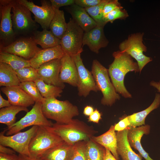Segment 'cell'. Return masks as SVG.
Instances as JSON below:
<instances>
[{"mask_svg":"<svg viewBox=\"0 0 160 160\" xmlns=\"http://www.w3.org/2000/svg\"><path fill=\"white\" fill-rule=\"evenodd\" d=\"M101 119V114L99 111L96 108L92 114L89 116L88 120L89 122L98 123Z\"/></svg>","mask_w":160,"mask_h":160,"instance_id":"cell-42","label":"cell"},{"mask_svg":"<svg viewBox=\"0 0 160 160\" xmlns=\"http://www.w3.org/2000/svg\"><path fill=\"white\" fill-rule=\"evenodd\" d=\"M121 4L118 0H108L105 4L103 9V17L116 7L121 6Z\"/></svg>","mask_w":160,"mask_h":160,"instance_id":"cell-39","label":"cell"},{"mask_svg":"<svg viewBox=\"0 0 160 160\" xmlns=\"http://www.w3.org/2000/svg\"><path fill=\"white\" fill-rule=\"evenodd\" d=\"M53 124L44 115L42 110V103L36 102L31 109L19 121L5 129L6 135H14L26 127L31 126H52Z\"/></svg>","mask_w":160,"mask_h":160,"instance_id":"cell-8","label":"cell"},{"mask_svg":"<svg viewBox=\"0 0 160 160\" xmlns=\"http://www.w3.org/2000/svg\"><path fill=\"white\" fill-rule=\"evenodd\" d=\"M160 105V94L156 93L153 101L148 108L141 111L127 116L130 124L127 128L130 129L145 125V120L147 116L159 107Z\"/></svg>","mask_w":160,"mask_h":160,"instance_id":"cell-25","label":"cell"},{"mask_svg":"<svg viewBox=\"0 0 160 160\" xmlns=\"http://www.w3.org/2000/svg\"><path fill=\"white\" fill-rule=\"evenodd\" d=\"M19 86L30 96L35 102L42 103L44 98L41 96L34 82L31 81L21 82Z\"/></svg>","mask_w":160,"mask_h":160,"instance_id":"cell-35","label":"cell"},{"mask_svg":"<svg viewBox=\"0 0 160 160\" xmlns=\"http://www.w3.org/2000/svg\"><path fill=\"white\" fill-rule=\"evenodd\" d=\"M1 90L7 96L12 105L27 107L35 103L34 100L19 86L3 87Z\"/></svg>","mask_w":160,"mask_h":160,"instance_id":"cell-18","label":"cell"},{"mask_svg":"<svg viewBox=\"0 0 160 160\" xmlns=\"http://www.w3.org/2000/svg\"><path fill=\"white\" fill-rule=\"evenodd\" d=\"M42 49L38 47L31 37H23L9 45L0 47V51L16 55L29 60Z\"/></svg>","mask_w":160,"mask_h":160,"instance_id":"cell-12","label":"cell"},{"mask_svg":"<svg viewBox=\"0 0 160 160\" xmlns=\"http://www.w3.org/2000/svg\"><path fill=\"white\" fill-rule=\"evenodd\" d=\"M81 53L71 57L76 65L79 77L77 86L78 95L79 96H87L91 91L96 92L99 91L91 71L84 65L81 57Z\"/></svg>","mask_w":160,"mask_h":160,"instance_id":"cell-14","label":"cell"},{"mask_svg":"<svg viewBox=\"0 0 160 160\" xmlns=\"http://www.w3.org/2000/svg\"><path fill=\"white\" fill-rule=\"evenodd\" d=\"M84 33L74 20L70 18L67 30L60 39V45L65 54L72 56L83 51Z\"/></svg>","mask_w":160,"mask_h":160,"instance_id":"cell-9","label":"cell"},{"mask_svg":"<svg viewBox=\"0 0 160 160\" xmlns=\"http://www.w3.org/2000/svg\"><path fill=\"white\" fill-rule=\"evenodd\" d=\"M105 152V148L92 138L87 140L86 153L89 160H103Z\"/></svg>","mask_w":160,"mask_h":160,"instance_id":"cell-32","label":"cell"},{"mask_svg":"<svg viewBox=\"0 0 160 160\" xmlns=\"http://www.w3.org/2000/svg\"><path fill=\"white\" fill-rule=\"evenodd\" d=\"M17 1L26 7L33 14L35 21L41 25L43 29L48 30L55 14L50 0H41L40 6L35 5L32 1L27 0Z\"/></svg>","mask_w":160,"mask_h":160,"instance_id":"cell-13","label":"cell"},{"mask_svg":"<svg viewBox=\"0 0 160 160\" xmlns=\"http://www.w3.org/2000/svg\"><path fill=\"white\" fill-rule=\"evenodd\" d=\"M129 16L127 10L121 6L117 7L105 15L103 20L106 24L108 22L112 23L116 19L124 20Z\"/></svg>","mask_w":160,"mask_h":160,"instance_id":"cell-36","label":"cell"},{"mask_svg":"<svg viewBox=\"0 0 160 160\" xmlns=\"http://www.w3.org/2000/svg\"><path fill=\"white\" fill-rule=\"evenodd\" d=\"M53 9L55 14L49 28L55 36L61 39L67 30V23L65 21L64 11L59 9Z\"/></svg>","mask_w":160,"mask_h":160,"instance_id":"cell-28","label":"cell"},{"mask_svg":"<svg viewBox=\"0 0 160 160\" xmlns=\"http://www.w3.org/2000/svg\"><path fill=\"white\" fill-rule=\"evenodd\" d=\"M112 55L114 60L108 69L111 81L118 93L125 98H132L124 86V78L129 72H139L138 64L128 54L119 50L114 52Z\"/></svg>","mask_w":160,"mask_h":160,"instance_id":"cell-1","label":"cell"},{"mask_svg":"<svg viewBox=\"0 0 160 160\" xmlns=\"http://www.w3.org/2000/svg\"><path fill=\"white\" fill-rule=\"evenodd\" d=\"M0 62L6 63L16 71L31 66L29 60L12 54L0 52Z\"/></svg>","mask_w":160,"mask_h":160,"instance_id":"cell-30","label":"cell"},{"mask_svg":"<svg viewBox=\"0 0 160 160\" xmlns=\"http://www.w3.org/2000/svg\"><path fill=\"white\" fill-rule=\"evenodd\" d=\"M129 124L127 116H124L120 119L118 123L114 125V129L117 132L121 131L126 129Z\"/></svg>","mask_w":160,"mask_h":160,"instance_id":"cell-41","label":"cell"},{"mask_svg":"<svg viewBox=\"0 0 160 160\" xmlns=\"http://www.w3.org/2000/svg\"><path fill=\"white\" fill-rule=\"evenodd\" d=\"M114 125H112L104 133L91 138L95 142L109 150L117 160H119L117 152V138Z\"/></svg>","mask_w":160,"mask_h":160,"instance_id":"cell-24","label":"cell"},{"mask_svg":"<svg viewBox=\"0 0 160 160\" xmlns=\"http://www.w3.org/2000/svg\"><path fill=\"white\" fill-rule=\"evenodd\" d=\"M104 26L97 25L90 31L84 32L83 39V46L87 45L90 50L98 54L99 50L106 47L109 41L104 31Z\"/></svg>","mask_w":160,"mask_h":160,"instance_id":"cell-16","label":"cell"},{"mask_svg":"<svg viewBox=\"0 0 160 160\" xmlns=\"http://www.w3.org/2000/svg\"><path fill=\"white\" fill-rule=\"evenodd\" d=\"M150 130L149 125H145L128 129L127 133V139L130 147L138 151L140 154L145 160H154L151 158L144 150L140 143L143 135L148 134Z\"/></svg>","mask_w":160,"mask_h":160,"instance_id":"cell-20","label":"cell"},{"mask_svg":"<svg viewBox=\"0 0 160 160\" xmlns=\"http://www.w3.org/2000/svg\"><path fill=\"white\" fill-rule=\"evenodd\" d=\"M63 141L59 136L49 131L46 127L38 126L29 144L30 156L39 159L48 150Z\"/></svg>","mask_w":160,"mask_h":160,"instance_id":"cell-6","label":"cell"},{"mask_svg":"<svg viewBox=\"0 0 160 160\" xmlns=\"http://www.w3.org/2000/svg\"><path fill=\"white\" fill-rule=\"evenodd\" d=\"M16 73L20 82L34 81L40 79L37 70L31 67H25L17 71Z\"/></svg>","mask_w":160,"mask_h":160,"instance_id":"cell-34","label":"cell"},{"mask_svg":"<svg viewBox=\"0 0 160 160\" xmlns=\"http://www.w3.org/2000/svg\"><path fill=\"white\" fill-rule=\"evenodd\" d=\"M18 156L20 160H40L39 159L33 158L30 156L22 155L20 154H19Z\"/></svg>","mask_w":160,"mask_h":160,"instance_id":"cell-48","label":"cell"},{"mask_svg":"<svg viewBox=\"0 0 160 160\" xmlns=\"http://www.w3.org/2000/svg\"><path fill=\"white\" fill-rule=\"evenodd\" d=\"M34 82L41 96L45 98L60 97L63 92V89L59 87L45 83L39 79Z\"/></svg>","mask_w":160,"mask_h":160,"instance_id":"cell-31","label":"cell"},{"mask_svg":"<svg viewBox=\"0 0 160 160\" xmlns=\"http://www.w3.org/2000/svg\"><path fill=\"white\" fill-rule=\"evenodd\" d=\"M12 12L13 29L16 37L32 36L37 30L38 26L32 19L31 12L17 0H12Z\"/></svg>","mask_w":160,"mask_h":160,"instance_id":"cell-5","label":"cell"},{"mask_svg":"<svg viewBox=\"0 0 160 160\" xmlns=\"http://www.w3.org/2000/svg\"><path fill=\"white\" fill-rule=\"evenodd\" d=\"M102 0H75V4L84 9L91 7L100 3Z\"/></svg>","mask_w":160,"mask_h":160,"instance_id":"cell-38","label":"cell"},{"mask_svg":"<svg viewBox=\"0 0 160 160\" xmlns=\"http://www.w3.org/2000/svg\"><path fill=\"white\" fill-rule=\"evenodd\" d=\"M32 37L36 44L40 45L42 49L60 45V39L47 29H43L41 31L37 30L33 33Z\"/></svg>","mask_w":160,"mask_h":160,"instance_id":"cell-26","label":"cell"},{"mask_svg":"<svg viewBox=\"0 0 160 160\" xmlns=\"http://www.w3.org/2000/svg\"><path fill=\"white\" fill-rule=\"evenodd\" d=\"M74 145L63 141L49 149L39 159L40 160H70L74 150Z\"/></svg>","mask_w":160,"mask_h":160,"instance_id":"cell-22","label":"cell"},{"mask_svg":"<svg viewBox=\"0 0 160 160\" xmlns=\"http://www.w3.org/2000/svg\"><path fill=\"white\" fill-rule=\"evenodd\" d=\"M93 108L91 106L87 105L84 109L83 114L86 116H89L94 111Z\"/></svg>","mask_w":160,"mask_h":160,"instance_id":"cell-47","label":"cell"},{"mask_svg":"<svg viewBox=\"0 0 160 160\" xmlns=\"http://www.w3.org/2000/svg\"><path fill=\"white\" fill-rule=\"evenodd\" d=\"M87 141H80L74 145L73 152L70 160H89L86 153Z\"/></svg>","mask_w":160,"mask_h":160,"instance_id":"cell-37","label":"cell"},{"mask_svg":"<svg viewBox=\"0 0 160 160\" xmlns=\"http://www.w3.org/2000/svg\"><path fill=\"white\" fill-rule=\"evenodd\" d=\"M53 9H59L62 7L69 6L75 4V0H50Z\"/></svg>","mask_w":160,"mask_h":160,"instance_id":"cell-40","label":"cell"},{"mask_svg":"<svg viewBox=\"0 0 160 160\" xmlns=\"http://www.w3.org/2000/svg\"><path fill=\"white\" fill-rule=\"evenodd\" d=\"M144 34L143 32L132 34L119 45L120 51L126 52L136 60L140 73L146 64L152 60V58L143 54L144 52L147 51V47L143 42Z\"/></svg>","mask_w":160,"mask_h":160,"instance_id":"cell-7","label":"cell"},{"mask_svg":"<svg viewBox=\"0 0 160 160\" xmlns=\"http://www.w3.org/2000/svg\"><path fill=\"white\" fill-rule=\"evenodd\" d=\"M65 54L60 45L42 49L29 60L31 66L37 70L44 63L55 59H60Z\"/></svg>","mask_w":160,"mask_h":160,"instance_id":"cell-21","label":"cell"},{"mask_svg":"<svg viewBox=\"0 0 160 160\" xmlns=\"http://www.w3.org/2000/svg\"><path fill=\"white\" fill-rule=\"evenodd\" d=\"M20 83L16 71L7 64L0 62V86H17Z\"/></svg>","mask_w":160,"mask_h":160,"instance_id":"cell-27","label":"cell"},{"mask_svg":"<svg viewBox=\"0 0 160 160\" xmlns=\"http://www.w3.org/2000/svg\"><path fill=\"white\" fill-rule=\"evenodd\" d=\"M38 127V126H33L25 131L20 132L10 136L4 135L5 129L0 132V144L11 148L19 154L30 156L29 144Z\"/></svg>","mask_w":160,"mask_h":160,"instance_id":"cell-10","label":"cell"},{"mask_svg":"<svg viewBox=\"0 0 160 160\" xmlns=\"http://www.w3.org/2000/svg\"><path fill=\"white\" fill-rule=\"evenodd\" d=\"M108 0H102V1L97 5L85 9L97 25L105 26L106 24L103 20V9L104 5Z\"/></svg>","mask_w":160,"mask_h":160,"instance_id":"cell-33","label":"cell"},{"mask_svg":"<svg viewBox=\"0 0 160 160\" xmlns=\"http://www.w3.org/2000/svg\"><path fill=\"white\" fill-rule=\"evenodd\" d=\"M128 129L117 132V152L122 160H142L140 154L135 153L130 146L127 139Z\"/></svg>","mask_w":160,"mask_h":160,"instance_id":"cell-23","label":"cell"},{"mask_svg":"<svg viewBox=\"0 0 160 160\" xmlns=\"http://www.w3.org/2000/svg\"><path fill=\"white\" fill-rule=\"evenodd\" d=\"M29 111L27 107L11 105L1 108L0 110V123L6 125L9 127L16 122V115L20 112Z\"/></svg>","mask_w":160,"mask_h":160,"instance_id":"cell-29","label":"cell"},{"mask_svg":"<svg viewBox=\"0 0 160 160\" xmlns=\"http://www.w3.org/2000/svg\"><path fill=\"white\" fill-rule=\"evenodd\" d=\"M46 127L50 132L71 145L80 141L88 140L97 133L92 126L82 121L73 119L67 123L56 122L51 127Z\"/></svg>","mask_w":160,"mask_h":160,"instance_id":"cell-2","label":"cell"},{"mask_svg":"<svg viewBox=\"0 0 160 160\" xmlns=\"http://www.w3.org/2000/svg\"><path fill=\"white\" fill-rule=\"evenodd\" d=\"M65 8L71 15L72 18L84 32L89 31L97 25L84 8L75 4L68 6Z\"/></svg>","mask_w":160,"mask_h":160,"instance_id":"cell-19","label":"cell"},{"mask_svg":"<svg viewBox=\"0 0 160 160\" xmlns=\"http://www.w3.org/2000/svg\"><path fill=\"white\" fill-rule=\"evenodd\" d=\"M42 110L47 119L60 124L67 123L79 114L76 106L68 100H60L55 97L44 98L42 102Z\"/></svg>","mask_w":160,"mask_h":160,"instance_id":"cell-3","label":"cell"},{"mask_svg":"<svg viewBox=\"0 0 160 160\" xmlns=\"http://www.w3.org/2000/svg\"><path fill=\"white\" fill-rule=\"evenodd\" d=\"M0 153L5 154H15L16 152L12 149L7 148V147L0 144Z\"/></svg>","mask_w":160,"mask_h":160,"instance_id":"cell-44","label":"cell"},{"mask_svg":"<svg viewBox=\"0 0 160 160\" xmlns=\"http://www.w3.org/2000/svg\"><path fill=\"white\" fill-rule=\"evenodd\" d=\"M12 0H0V47L15 41L16 37L13 30L12 20Z\"/></svg>","mask_w":160,"mask_h":160,"instance_id":"cell-11","label":"cell"},{"mask_svg":"<svg viewBox=\"0 0 160 160\" xmlns=\"http://www.w3.org/2000/svg\"><path fill=\"white\" fill-rule=\"evenodd\" d=\"M150 84L151 86L156 89L158 92H160V80L159 81H152L150 82Z\"/></svg>","mask_w":160,"mask_h":160,"instance_id":"cell-49","label":"cell"},{"mask_svg":"<svg viewBox=\"0 0 160 160\" xmlns=\"http://www.w3.org/2000/svg\"><path fill=\"white\" fill-rule=\"evenodd\" d=\"M59 79L61 83H67L77 87L79 77L76 64L71 56L65 54L60 59Z\"/></svg>","mask_w":160,"mask_h":160,"instance_id":"cell-17","label":"cell"},{"mask_svg":"<svg viewBox=\"0 0 160 160\" xmlns=\"http://www.w3.org/2000/svg\"><path fill=\"white\" fill-rule=\"evenodd\" d=\"M103 160H117L113 156L110 151L105 148V152Z\"/></svg>","mask_w":160,"mask_h":160,"instance_id":"cell-45","label":"cell"},{"mask_svg":"<svg viewBox=\"0 0 160 160\" xmlns=\"http://www.w3.org/2000/svg\"><path fill=\"white\" fill-rule=\"evenodd\" d=\"M0 160H20L19 156L16 154H7L0 153Z\"/></svg>","mask_w":160,"mask_h":160,"instance_id":"cell-43","label":"cell"},{"mask_svg":"<svg viewBox=\"0 0 160 160\" xmlns=\"http://www.w3.org/2000/svg\"><path fill=\"white\" fill-rule=\"evenodd\" d=\"M11 105L9 101L4 99L0 94V108L9 107Z\"/></svg>","mask_w":160,"mask_h":160,"instance_id":"cell-46","label":"cell"},{"mask_svg":"<svg viewBox=\"0 0 160 160\" xmlns=\"http://www.w3.org/2000/svg\"><path fill=\"white\" fill-rule=\"evenodd\" d=\"M91 72L99 91L103 95L101 104L104 105L111 106L117 100L120 99V97L111 81L108 69L97 60H94Z\"/></svg>","mask_w":160,"mask_h":160,"instance_id":"cell-4","label":"cell"},{"mask_svg":"<svg viewBox=\"0 0 160 160\" xmlns=\"http://www.w3.org/2000/svg\"><path fill=\"white\" fill-rule=\"evenodd\" d=\"M60 67V59H55L44 64L37 69L40 79L46 84L63 89L65 85L59 79Z\"/></svg>","mask_w":160,"mask_h":160,"instance_id":"cell-15","label":"cell"}]
</instances>
